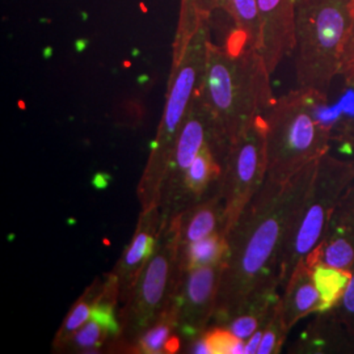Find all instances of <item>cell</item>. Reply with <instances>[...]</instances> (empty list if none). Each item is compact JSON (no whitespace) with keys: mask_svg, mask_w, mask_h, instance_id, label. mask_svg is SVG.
Here are the masks:
<instances>
[{"mask_svg":"<svg viewBox=\"0 0 354 354\" xmlns=\"http://www.w3.org/2000/svg\"><path fill=\"white\" fill-rule=\"evenodd\" d=\"M260 17L259 53L273 74L282 59L295 49L298 0H256Z\"/></svg>","mask_w":354,"mask_h":354,"instance_id":"obj_11","label":"cell"},{"mask_svg":"<svg viewBox=\"0 0 354 354\" xmlns=\"http://www.w3.org/2000/svg\"><path fill=\"white\" fill-rule=\"evenodd\" d=\"M213 140H219L215 131L214 122L201 97L196 95L190 104L189 111L177 137L176 145L167 168L165 185L160 197L162 213L168 210L169 206L176 200L187 172L196 156Z\"/></svg>","mask_w":354,"mask_h":354,"instance_id":"obj_10","label":"cell"},{"mask_svg":"<svg viewBox=\"0 0 354 354\" xmlns=\"http://www.w3.org/2000/svg\"><path fill=\"white\" fill-rule=\"evenodd\" d=\"M181 268L178 261V225L177 218L162 221V228L155 251L140 272L122 307L118 310L121 332L108 349L125 352L152 322L168 306L175 302Z\"/></svg>","mask_w":354,"mask_h":354,"instance_id":"obj_7","label":"cell"},{"mask_svg":"<svg viewBox=\"0 0 354 354\" xmlns=\"http://www.w3.org/2000/svg\"><path fill=\"white\" fill-rule=\"evenodd\" d=\"M210 15L197 0H181L165 111L137 188L140 210L160 206L169 159L205 73Z\"/></svg>","mask_w":354,"mask_h":354,"instance_id":"obj_2","label":"cell"},{"mask_svg":"<svg viewBox=\"0 0 354 354\" xmlns=\"http://www.w3.org/2000/svg\"><path fill=\"white\" fill-rule=\"evenodd\" d=\"M279 288L281 283L277 274L266 279L248 294L236 310L225 319L213 323V326L226 329L236 339L247 342L256 330L263 328L272 317L273 310L281 299Z\"/></svg>","mask_w":354,"mask_h":354,"instance_id":"obj_14","label":"cell"},{"mask_svg":"<svg viewBox=\"0 0 354 354\" xmlns=\"http://www.w3.org/2000/svg\"><path fill=\"white\" fill-rule=\"evenodd\" d=\"M207 12L222 10L235 24V29L248 38L250 44L259 51L260 17L256 0H197Z\"/></svg>","mask_w":354,"mask_h":354,"instance_id":"obj_19","label":"cell"},{"mask_svg":"<svg viewBox=\"0 0 354 354\" xmlns=\"http://www.w3.org/2000/svg\"><path fill=\"white\" fill-rule=\"evenodd\" d=\"M330 137L332 142L339 143L344 151L354 158V109L335 118Z\"/></svg>","mask_w":354,"mask_h":354,"instance_id":"obj_24","label":"cell"},{"mask_svg":"<svg viewBox=\"0 0 354 354\" xmlns=\"http://www.w3.org/2000/svg\"><path fill=\"white\" fill-rule=\"evenodd\" d=\"M353 26L352 0H298L294 53L299 88L328 96Z\"/></svg>","mask_w":354,"mask_h":354,"instance_id":"obj_5","label":"cell"},{"mask_svg":"<svg viewBox=\"0 0 354 354\" xmlns=\"http://www.w3.org/2000/svg\"><path fill=\"white\" fill-rule=\"evenodd\" d=\"M178 250L205 238L225 232V206L218 187L209 192L203 200L193 203L177 215Z\"/></svg>","mask_w":354,"mask_h":354,"instance_id":"obj_16","label":"cell"},{"mask_svg":"<svg viewBox=\"0 0 354 354\" xmlns=\"http://www.w3.org/2000/svg\"><path fill=\"white\" fill-rule=\"evenodd\" d=\"M310 266L317 263L346 272L354 269V185L342 194L329 219L320 245L306 260Z\"/></svg>","mask_w":354,"mask_h":354,"instance_id":"obj_13","label":"cell"},{"mask_svg":"<svg viewBox=\"0 0 354 354\" xmlns=\"http://www.w3.org/2000/svg\"><path fill=\"white\" fill-rule=\"evenodd\" d=\"M352 13H353L354 17V0H352Z\"/></svg>","mask_w":354,"mask_h":354,"instance_id":"obj_27","label":"cell"},{"mask_svg":"<svg viewBox=\"0 0 354 354\" xmlns=\"http://www.w3.org/2000/svg\"><path fill=\"white\" fill-rule=\"evenodd\" d=\"M314 279L322 298V311L333 308L346 289L352 272L317 263L314 264ZM320 311V313H322Z\"/></svg>","mask_w":354,"mask_h":354,"instance_id":"obj_22","label":"cell"},{"mask_svg":"<svg viewBox=\"0 0 354 354\" xmlns=\"http://www.w3.org/2000/svg\"><path fill=\"white\" fill-rule=\"evenodd\" d=\"M317 92L292 89L276 97L264 114L266 178L285 183L330 149V133L317 108Z\"/></svg>","mask_w":354,"mask_h":354,"instance_id":"obj_4","label":"cell"},{"mask_svg":"<svg viewBox=\"0 0 354 354\" xmlns=\"http://www.w3.org/2000/svg\"><path fill=\"white\" fill-rule=\"evenodd\" d=\"M317 165L306 167L285 183L266 178L228 232L230 251L213 323L230 315L261 282L277 274L283 241L311 185Z\"/></svg>","mask_w":354,"mask_h":354,"instance_id":"obj_1","label":"cell"},{"mask_svg":"<svg viewBox=\"0 0 354 354\" xmlns=\"http://www.w3.org/2000/svg\"><path fill=\"white\" fill-rule=\"evenodd\" d=\"M340 76L348 87H354V26L342 51Z\"/></svg>","mask_w":354,"mask_h":354,"instance_id":"obj_26","label":"cell"},{"mask_svg":"<svg viewBox=\"0 0 354 354\" xmlns=\"http://www.w3.org/2000/svg\"><path fill=\"white\" fill-rule=\"evenodd\" d=\"M270 75L261 54L238 29L222 45L210 41L197 95L212 115L216 136L226 150L276 100Z\"/></svg>","mask_w":354,"mask_h":354,"instance_id":"obj_3","label":"cell"},{"mask_svg":"<svg viewBox=\"0 0 354 354\" xmlns=\"http://www.w3.org/2000/svg\"><path fill=\"white\" fill-rule=\"evenodd\" d=\"M162 228L160 206H155L147 210H140L137 227L131 236V241L121 254L120 260L114 266L111 274L113 276L120 291V302L124 304L133 289L140 272L149 263L155 251Z\"/></svg>","mask_w":354,"mask_h":354,"instance_id":"obj_12","label":"cell"},{"mask_svg":"<svg viewBox=\"0 0 354 354\" xmlns=\"http://www.w3.org/2000/svg\"><path fill=\"white\" fill-rule=\"evenodd\" d=\"M295 354H354V340L342 319L330 308L314 314L289 349Z\"/></svg>","mask_w":354,"mask_h":354,"instance_id":"obj_15","label":"cell"},{"mask_svg":"<svg viewBox=\"0 0 354 354\" xmlns=\"http://www.w3.org/2000/svg\"><path fill=\"white\" fill-rule=\"evenodd\" d=\"M290 330L285 326L282 319L279 302L272 313V317L263 327L261 342L257 348V354H277L282 351Z\"/></svg>","mask_w":354,"mask_h":354,"instance_id":"obj_23","label":"cell"},{"mask_svg":"<svg viewBox=\"0 0 354 354\" xmlns=\"http://www.w3.org/2000/svg\"><path fill=\"white\" fill-rule=\"evenodd\" d=\"M266 174V124L263 115L230 145L223 159L216 187L225 206L226 235L264 185Z\"/></svg>","mask_w":354,"mask_h":354,"instance_id":"obj_8","label":"cell"},{"mask_svg":"<svg viewBox=\"0 0 354 354\" xmlns=\"http://www.w3.org/2000/svg\"><path fill=\"white\" fill-rule=\"evenodd\" d=\"M333 308L346 326V328L349 329L354 340V269L346 289Z\"/></svg>","mask_w":354,"mask_h":354,"instance_id":"obj_25","label":"cell"},{"mask_svg":"<svg viewBox=\"0 0 354 354\" xmlns=\"http://www.w3.org/2000/svg\"><path fill=\"white\" fill-rule=\"evenodd\" d=\"M177 332L176 304H171L127 348V353H176L181 348Z\"/></svg>","mask_w":354,"mask_h":354,"instance_id":"obj_18","label":"cell"},{"mask_svg":"<svg viewBox=\"0 0 354 354\" xmlns=\"http://www.w3.org/2000/svg\"><path fill=\"white\" fill-rule=\"evenodd\" d=\"M230 243L225 232H216L203 241L193 243L188 247L178 250V261L181 272L198 266H214L226 263Z\"/></svg>","mask_w":354,"mask_h":354,"instance_id":"obj_21","label":"cell"},{"mask_svg":"<svg viewBox=\"0 0 354 354\" xmlns=\"http://www.w3.org/2000/svg\"><path fill=\"white\" fill-rule=\"evenodd\" d=\"M279 308L289 330L299 320L322 311V298L314 279V269L306 260L295 266L283 286Z\"/></svg>","mask_w":354,"mask_h":354,"instance_id":"obj_17","label":"cell"},{"mask_svg":"<svg viewBox=\"0 0 354 354\" xmlns=\"http://www.w3.org/2000/svg\"><path fill=\"white\" fill-rule=\"evenodd\" d=\"M353 181L354 158L345 160L327 152L317 160L311 185L281 250L277 266L281 288L286 285L295 266L307 260L320 245L330 216Z\"/></svg>","mask_w":354,"mask_h":354,"instance_id":"obj_6","label":"cell"},{"mask_svg":"<svg viewBox=\"0 0 354 354\" xmlns=\"http://www.w3.org/2000/svg\"><path fill=\"white\" fill-rule=\"evenodd\" d=\"M104 288H105L104 277L95 279L84 292L77 298L75 304L71 306L62 326L59 327L54 337L53 349L55 352H61L64 344L70 340V337L75 333L76 330L88 322L92 310L102 298Z\"/></svg>","mask_w":354,"mask_h":354,"instance_id":"obj_20","label":"cell"},{"mask_svg":"<svg viewBox=\"0 0 354 354\" xmlns=\"http://www.w3.org/2000/svg\"><path fill=\"white\" fill-rule=\"evenodd\" d=\"M223 268L225 263H221L183 272L175 297L181 342L198 337L213 322Z\"/></svg>","mask_w":354,"mask_h":354,"instance_id":"obj_9","label":"cell"}]
</instances>
